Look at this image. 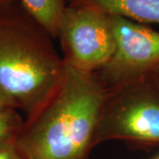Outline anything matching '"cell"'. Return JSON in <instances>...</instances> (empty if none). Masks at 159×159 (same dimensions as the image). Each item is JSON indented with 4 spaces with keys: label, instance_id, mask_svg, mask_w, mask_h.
Returning a JSON list of instances; mask_svg holds the SVG:
<instances>
[{
    "label": "cell",
    "instance_id": "12",
    "mask_svg": "<svg viewBox=\"0 0 159 159\" xmlns=\"http://www.w3.org/2000/svg\"><path fill=\"white\" fill-rule=\"evenodd\" d=\"M15 0H0V7H7V6H11L14 3Z\"/></svg>",
    "mask_w": 159,
    "mask_h": 159
},
{
    "label": "cell",
    "instance_id": "8",
    "mask_svg": "<svg viewBox=\"0 0 159 159\" xmlns=\"http://www.w3.org/2000/svg\"><path fill=\"white\" fill-rule=\"evenodd\" d=\"M25 124V119L17 109L0 111V147L13 144Z\"/></svg>",
    "mask_w": 159,
    "mask_h": 159
},
{
    "label": "cell",
    "instance_id": "1",
    "mask_svg": "<svg viewBox=\"0 0 159 159\" xmlns=\"http://www.w3.org/2000/svg\"><path fill=\"white\" fill-rule=\"evenodd\" d=\"M66 66L57 92L14 143L24 159H91L106 90L94 74Z\"/></svg>",
    "mask_w": 159,
    "mask_h": 159
},
{
    "label": "cell",
    "instance_id": "11",
    "mask_svg": "<svg viewBox=\"0 0 159 159\" xmlns=\"http://www.w3.org/2000/svg\"><path fill=\"white\" fill-rule=\"evenodd\" d=\"M148 79L151 80L154 84H156L157 87H159V68L156 69L153 73L149 74L148 76Z\"/></svg>",
    "mask_w": 159,
    "mask_h": 159
},
{
    "label": "cell",
    "instance_id": "10",
    "mask_svg": "<svg viewBox=\"0 0 159 159\" xmlns=\"http://www.w3.org/2000/svg\"><path fill=\"white\" fill-rule=\"evenodd\" d=\"M6 109L17 108H16V105L14 104V102H12L11 99L7 97V95L0 88V111L1 110H6Z\"/></svg>",
    "mask_w": 159,
    "mask_h": 159
},
{
    "label": "cell",
    "instance_id": "5",
    "mask_svg": "<svg viewBox=\"0 0 159 159\" xmlns=\"http://www.w3.org/2000/svg\"><path fill=\"white\" fill-rule=\"evenodd\" d=\"M115 49L94 75L105 90L147 79L159 68V32L119 15H109Z\"/></svg>",
    "mask_w": 159,
    "mask_h": 159
},
{
    "label": "cell",
    "instance_id": "3",
    "mask_svg": "<svg viewBox=\"0 0 159 159\" xmlns=\"http://www.w3.org/2000/svg\"><path fill=\"white\" fill-rule=\"evenodd\" d=\"M109 141L159 148V87L148 78L106 90L96 145Z\"/></svg>",
    "mask_w": 159,
    "mask_h": 159
},
{
    "label": "cell",
    "instance_id": "15",
    "mask_svg": "<svg viewBox=\"0 0 159 159\" xmlns=\"http://www.w3.org/2000/svg\"><path fill=\"white\" fill-rule=\"evenodd\" d=\"M0 8H1V7H0Z\"/></svg>",
    "mask_w": 159,
    "mask_h": 159
},
{
    "label": "cell",
    "instance_id": "6",
    "mask_svg": "<svg viewBox=\"0 0 159 159\" xmlns=\"http://www.w3.org/2000/svg\"><path fill=\"white\" fill-rule=\"evenodd\" d=\"M109 15H119L140 22L159 24V0H79Z\"/></svg>",
    "mask_w": 159,
    "mask_h": 159
},
{
    "label": "cell",
    "instance_id": "7",
    "mask_svg": "<svg viewBox=\"0 0 159 159\" xmlns=\"http://www.w3.org/2000/svg\"><path fill=\"white\" fill-rule=\"evenodd\" d=\"M25 11L52 38L57 37L66 0H20Z\"/></svg>",
    "mask_w": 159,
    "mask_h": 159
},
{
    "label": "cell",
    "instance_id": "4",
    "mask_svg": "<svg viewBox=\"0 0 159 159\" xmlns=\"http://www.w3.org/2000/svg\"><path fill=\"white\" fill-rule=\"evenodd\" d=\"M57 37L62 47L64 62L88 74L102 69L115 49L109 14L82 3L66 6Z\"/></svg>",
    "mask_w": 159,
    "mask_h": 159
},
{
    "label": "cell",
    "instance_id": "9",
    "mask_svg": "<svg viewBox=\"0 0 159 159\" xmlns=\"http://www.w3.org/2000/svg\"><path fill=\"white\" fill-rule=\"evenodd\" d=\"M0 159H24L13 144L0 147Z\"/></svg>",
    "mask_w": 159,
    "mask_h": 159
},
{
    "label": "cell",
    "instance_id": "2",
    "mask_svg": "<svg viewBox=\"0 0 159 159\" xmlns=\"http://www.w3.org/2000/svg\"><path fill=\"white\" fill-rule=\"evenodd\" d=\"M10 6L0 8V88L27 121L57 92L66 66L51 35Z\"/></svg>",
    "mask_w": 159,
    "mask_h": 159
},
{
    "label": "cell",
    "instance_id": "14",
    "mask_svg": "<svg viewBox=\"0 0 159 159\" xmlns=\"http://www.w3.org/2000/svg\"><path fill=\"white\" fill-rule=\"evenodd\" d=\"M154 159H159V156H158V157H157L156 158H154Z\"/></svg>",
    "mask_w": 159,
    "mask_h": 159
},
{
    "label": "cell",
    "instance_id": "13",
    "mask_svg": "<svg viewBox=\"0 0 159 159\" xmlns=\"http://www.w3.org/2000/svg\"><path fill=\"white\" fill-rule=\"evenodd\" d=\"M79 0H66V2L69 3V5H71V4H74V3H76V2H78Z\"/></svg>",
    "mask_w": 159,
    "mask_h": 159
}]
</instances>
